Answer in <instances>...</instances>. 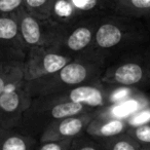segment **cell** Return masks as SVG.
Here are the masks:
<instances>
[{
    "label": "cell",
    "instance_id": "obj_1",
    "mask_svg": "<svg viewBox=\"0 0 150 150\" xmlns=\"http://www.w3.org/2000/svg\"><path fill=\"white\" fill-rule=\"evenodd\" d=\"M149 40V30L142 19L110 13L101 18L91 50L109 62Z\"/></svg>",
    "mask_w": 150,
    "mask_h": 150
},
{
    "label": "cell",
    "instance_id": "obj_2",
    "mask_svg": "<svg viewBox=\"0 0 150 150\" xmlns=\"http://www.w3.org/2000/svg\"><path fill=\"white\" fill-rule=\"evenodd\" d=\"M108 61L96 52L76 56L57 72L27 81L31 96L39 97L56 94L82 84L101 81Z\"/></svg>",
    "mask_w": 150,
    "mask_h": 150
},
{
    "label": "cell",
    "instance_id": "obj_3",
    "mask_svg": "<svg viewBox=\"0 0 150 150\" xmlns=\"http://www.w3.org/2000/svg\"><path fill=\"white\" fill-rule=\"evenodd\" d=\"M101 82L120 88L150 86L149 42L115 58L107 65Z\"/></svg>",
    "mask_w": 150,
    "mask_h": 150
},
{
    "label": "cell",
    "instance_id": "obj_4",
    "mask_svg": "<svg viewBox=\"0 0 150 150\" xmlns=\"http://www.w3.org/2000/svg\"><path fill=\"white\" fill-rule=\"evenodd\" d=\"M91 110L95 109L77 103L63 102L54 95L34 97L18 129L39 139L42 132L58 119Z\"/></svg>",
    "mask_w": 150,
    "mask_h": 150
},
{
    "label": "cell",
    "instance_id": "obj_5",
    "mask_svg": "<svg viewBox=\"0 0 150 150\" xmlns=\"http://www.w3.org/2000/svg\"><path fill=\"white\" fill-rule=\"evenodd\" d=\"M20 33L27 48L36 46H56L61 40L65 26L52 18H40L22 8L15 13Z\"/></svg>",
    "mask_w": 150,
    "mask_h": 150
},
{
    "label": "cell",
    "instance_id": "obj_6",
    "mask_svg": "<svg viewBox=\"0 0 150 150\" xmlns=\"http://www.w3.org/2000/svg\"><path fill=\"white\" fill-rule=\"evenodd\" d=\"M101 18L102 16L86 17L65 26L62 38L54 47L72 58L90 52Z\"/></svg>",
    "mask_w": 150,
    "mask_h": 150
},
{
    "label": "cell",
    "instance_id": "obj_7",
    "mask_svg": "<svg viewBox=\"0 0 150 150\" xmlns=\"http://www.w3.org/2000/svg\"><path fill=\"white\" fill-rule=\"evenodd\" d=\"M72 59V57L59 52L54 46L28 48L23 62L24 79L30 81L57 72Z\"/></svg>",
    "mask_w": 150,
    "mask_h": 150
},
{
    "label": "cell",
    "instance_id": "obj_8",
    "mask_svg": "<svg viewBox=\"0 0 150 150\" xmlns=\"http://www.w3.org/2000/svg\"><path fill=\"white\" fill-rule=\"evenodd\" d=\"M33 97L27 81L22 79L0 94V127H19Z\"/></svg>",
    "mask_w": 150,
    "mask_h": 150
},
{
    "label": "cell",
    "instance_id": "obj_9",
    "mask_svg": "<svg viewBox=\"0 0 150 150\" xmlns=\"http://www.w3.org/2000/svg\"><path fill=\"white\" fill-rule=\"evenodd\" d=\"M27 52L16 16H0V62H24Z\"/></svg>",
    "mask_w": 150,
    "mask_h": 150
},
{
    "label": "cell",
    "instance_id": "obj_10",
    "mask_svg": "<svg viewBox=\"0 0 150 150\" xmlns=\"http://www.w3.org/2000/svg\"><path fill=\"white\" fill-rule=\"evenodd\" d=\"M98 113L99 110H91L58 119L42 132L38 140L45 141L68 138L73 139L86 131L88 125Z\"/></svg>",
    "mask_w": 150,
    "mask_h": 150
},
{
    "label": "cell",
    "instance_id": "obj_11",
    "mask_svg": "<svg viewBox=\"0 0 150 150\" xmlns=\"http://www.w3.org/2000/svg\"><path fill=\"white\" fill-rule=\"evenodd\" d=\"M129 127V123L125 119L112 116H101L98 113L88 125L86 132L101 142L127 131Z\"/></svg>",
    "mask_w": 150,
    "mask_h": 150
},
{
    "label": "cell",
    "instance_id": "obj_12",
    "mask_svg": "<svg viewBox=\"0 0 150 150\" xmlns=\"http://www.w3.org/2000/svg\"><path fill=\"white\" fill-rule=\"evenodd\" d=\"M37 144V138L17 127H0V150H34Z\"/></svg>",
    "mask_w": 150,
    "mask_h": 150
},
{
    "label": "cell",
    "instance_id": "obj_13",
    "mask_svg": "<svg viewBox=\"0 0 150 150\" xmlns=\"http://www.w3.org/2000/svg\"><path fill=\"white\" fill-rule=\"evenodd\" d=\"M111 11L117 15L148 19L150 18V0H112Z\"/></svg>",
    "mask_w": 150,
    "mask_h": 150
},
{
    "label": "cell",
    "instance_id": "obj_14",
    "mask_svg": "<svg viewBox=\"0 0 150 150\" xmlns=\"http://www.w3.org/2000/svg\"><path fill=\"white\" fill-rule=\"evenodd\" d=\"M50 18L63 26H68L82 19L71 0H54L50 9Z\"/></svg>",
    "mask_w": 150,
    "mask_h": 150
},
{
    "label": "cell",
    "instance_id": "obj_15",
    "mask_svg": "<svg viewBox=\"0 0 150 150\" xmlns=\"http://www.w3.org/2000/svg\"><path fill=\"white\" fill-rule=\"evenodd\" d=\"M71 2L82 18L112 13V0H71Z\"/></svg>",
    "mask_w": 150,
    "mask_h": 150
},
{
    "label": "cell",
    "instance_id": "obj_16",
    "mask_svg": "<svg viewBox=\"0 0 150 150\" xmlns=\"http://www.w3.org/2000/svg\"><path fill=\"white\" fill-rule=\"evenodd\" d=\"M22 79H24L23 62H0V94Z\"/></svg>",
    "mask_w": 150,
    "mask_h": 150
},
{
    "label": "cell",
    "instance_id": "obj_17",
    "mask_svg": "<svg viewBox=\"0 0 150 150\" xmlns=\"http://www.w3.org/2000/svg\"><path fill=\"white\" fill-rule=\"evenodd\" d=\"M103 150H140L141 145L127 131L100 142Z\"/></svg>",
    "mask_w": 150,
    "mask_h": 150
},
{
    "label": "cell",
    "instance_id": "obj_18",
    "mask_svg": "<svg viewBox=\"0 0 150 150\" xmlns=\"http://www.w3.org/2000/svg\"><path fill=\"white\" fill-rule=\"evenodd\" d=\"M54 0H24V8L31 15L40 18H50Z\"/></svg>",
    "mask_w": 150,
    "mask_h": 150
},
{
    "label": "cell",
    "instance_id": "obj_19",
    "mask_svg": "<svg viewBox=\"0 0 150 150\" xmlns=\"http://www.w3.org/2000/svg\"><path fill=\"white\" fill-rule=\"evenodd\" d=\"M70 150H103V147L98 140L84 132L73 138Z\"/></svg>",
    "mask_w": 150,
    "mask_h": 150
},
{
    "label": "cell",
    "instance_id": "obj_20",
    "mask_svg": "<svg viewBox=\"0 0 150 150\" xmlns=\"http://www.w3.org/2000/svg\"><path fill=\"white\" fill-rule=\"evenodd\" d=\"M127 133L141 145V147L150 145V120L138 125H133V127L129 125Z\"/></svg>",
    "mask_w": 150,
    "mask_h": 150
},
{
    "label": "cell",
    "instance_id": "obj_21",
    "mask_svg": "<svg viewBox=\"0 0 150 150\" xmlns=\"http://www.w3.org/2000/svg\"><path fill=\"white\" fill-rule=\"evenodd\" d=\"M71 138L68 139H54V140H45V141H39L36 146L37 150H70Z\"/></svg>",
    "mask_w": 150,
    "mask_h": 150
},
{
    "label": "cell",
    "instance_id": "obj_22",
    "mask_svg": "<svg viewBox=\"0 0 150 150\" xmlns=\"http://www.w3.org/2000/svg\"><path fill=\"white\" fill-rule=\"evenodd\" d=\"M24 7V0H0V16L15 15Z\"/></svg>",
    "mask_w": 150,
    "mask_h": 150
},
{
    "label": "cell",
    "instance_id": "obj_23",
    "mask_svg": "<svg viewBox=\"0 0 150 150\" xmlns=\"http://www.w3.org/2000/svg\"><path fill=\"white\" fill-rule=\"evenodd\" d=\"M147 20H148V21H149V22H150V18H148V19H147Z\"/></svg>",
    "mask_w": 150,
    "mask_h": 150
}]
</instances>
